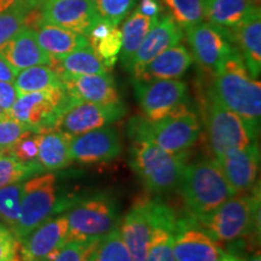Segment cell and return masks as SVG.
<instances>
[{
    "mask_svg": "<svg viewBox=\"0 0 261 261\" xmlns=\"http://www.w3.org/2000/svg\"><path fill=\"white\" fill-rule=\"evenodd\" d=\"M31 130L28 126L12 117H2L0 119V152L9 151L17 140Z\"/></svg>",
    "mask_w": 261,
    "mask_h": 261,
    "instance_id": "cell-38",
    "label": "cell"
},
{
    "mask_svg": "<svg viewBox=\"0 0 261 261\" xmlns=\"http://www.w3.org/2000/svg\"><path fill=\"white\" fill-rule=\"evenodd\" d=\"M19 242L11 230L0 226V261L8 260L18 252Z\"/></svg>",
    "mask_w": 261,
    "mask_h": 261,
    "instance_id": "cell-41",
    "label": "cell"
},
{
    "mask_svg": "<svg viewBox=\"0 0 261 261\" xmlns=\"http://www.w3.org/2000/svg\"><path fill=\"white\" fill-rule=\"evenodd\" d=\"M18 242L21 261H52L68 242L67 217H50Z\"/></svg>",
    "mask_w": 261,
    "mask_h": 261,
    "instance_id": "cell-14",
    "label": "cell"
},
{
    "mask_svg": "<svg viewBox=\"0 0 261 261\" xmlns=\"http://www.w3.org/2000/svg\"><path fill=\"white\" fill-rule=\"evenodd\" d=\"M91 48L112 69L117 60L122 44V34L119 25L100 19L86 35Z\"/></svg>",
    "mask_w": 261,
    "mask_h": 261,
    "instance_id": "cell-29",
    "label": "cell"
},
{
    "mask_svg": "<svg viewBox=\"0 0 261 261\" xmlns=\"http://www.w3.org/2000/svg\"><path fill=\"white\" fill-rule=\"evenodd\" d=\"M259 210L257 188L248 196H232L210 214L195 219L217 242H232L252 231L259 219Z\"/></svg>",
    "mask_w": 261,
    "mask_h": 261,
    "instance_id": "cell-5",
    "label": "cell"
},
{
    "mask_svg": "<svg viewBox=\"0 0 261 261\" xmlns=\"http://www.w3.org/2000/svg\"><path fill=\"white\" fill-rule=\"evenodd\" d=\"M70 138L58 130L39 133L38 162L44 172H55L70 165Z\"/></svg>",
    "mask_w": 261,
    "mask_h": 261,
    "instance_id": "cell-27",
    "label": "cell"
},
{
    "mask_svg": "<svg viewBox=\"0 0 261 261\" xmlns=\"http://www.w3.org/2000/svg\"><path fill=\"white\" fill-rule=\"evenodd\" d=\"M22 182L0 188V218L14 228L21 215Z\"/></svg>",
    "mask_w": 261,
    "mask_h": 261,
    "instance_id": "cell-35",
    "label": "cell"
},
{
    "mask_svg": "<svg viewBox=\"0 0 261 261\" xmlns=\"http://www.w3.org/2000/svg\"><path fill=\"white\" fill-rule=\"evenodd\" d=\"M248 261H261V256H260V252H256L254 255L250 257Z\"/></svg>",
    "mask_w": 261,
    "mask_h": 261,
    "instance_id": "cell-47",
    "label": "cell"
},
{
    "mask_svg": "<svg viewBox=\"0 0 261 261\" xmlns=\"http://www.w3.org/2000/svg\"><path fill=\"white\" fill-rule=\"evenodd\" d=\"M62 84L73 103L114 104L121 102L109 73L93 75H62Z\"/></svg>",
    "mask_w": 261,
    "mask_h": 261,
    "instance_id": "cell-19",
    "label": "cell"
},
{
    "mask_svg": "<svg viewBox=\"0 0 261 261\" xmlns=\"http://www.w3.org/2000/svg\"><path fill=\"white\" fill-rule=\"evenodd\" d=\"M220 261H246L244 259H241V257H238L236 255H225L223 256V259H221Z\"/></svg>",
    "mask_w": 261,
    "mask_h": 261,
    "instance_id": "cell-46",
    "label": "cell"
},
{
    "mask_svg": "<svg viewBox=\"0 0 261 261\" xmlns=\"http://www.w3.org/2000/svg\"><path fill=\"white\" fill-rule=\"evenodd\" d=\"M171 17L179 27L188 28L203 21L202 0H165Z\"/></svg>",
    "mask_w": 261,
    "mask_h": 261,
    "instance_id": "cell-34",
    "label": "cell"
},
{
    "mask_svg": "<svg viewBox=\"0 0 261 261\" xmlns=\"http://www.w3.org/2000/svg\"><path fill=\"white\" fill-rule=\"evenodd\" d=\"M68 220V241L102 238L119 228V205L109 195L83 198L65 214Z\"/></svg>",
    "mask_w": 261,
    "mask_h": 261,
    "instance_id": "cell-6",
    "label": "cell"
},
{
    "mask_svg": "<svg viewBox=\"0 0 261 261\" xmlns=\"http://www.w3.org/2000/svg\"><path fill=\"white\" fill-rule=\"evenodd\" d=\"M50 67L56 73L62 75H93L110 73L102 58L91 46L81 47L61 57H51Z\"/></svg>",
    "mask_w": 261,
    "mask_h": 261,
    "instance_id": "cell-28",
    "label": "cell"
},
{
    "mask_svg": "<svg viewBox=\"0 0 261 261\" xmlns=\"http://www.w3.org/2000/svg\"><path fill=\"white\" fill-rule=\"evenodd\" d=\"M38 144L39 133L31 132L25 133L21 139L17 140L10 148V152L16 160L23 163H39L38 162Z\"/></svg>",
    "mask_w": 261,
    "mask_h": 261,
    "instance_id": "cell-39",
    "label": "cell"
},
{
    "mask_svg": "<svg viewBox=\"0 0 261 261\" xmlns=\"http://www.w3.org/2000/svg\"><path fill=\"white\" fill-rule=\"evenodd\" d=\"M14 85L18 96L63 86L61 76L50 65H34L19 70L15 77Z\"/></svg>",
    "mask_w": 261,
    "mask_h": 261,
    "instance_id": "cell-31",
    "label": "cell"
},
{
    "mask_svg": "<svg viewBox=\"0 0 261 261\" xmlns=\"http://www.w3.org/2000/svg\"><path fill=\"white\" fill-rule=\"evenodd\" d=\"M70 158L81 163L107 162L121 154V142L112 126L100 127L70 138Z\"/></svg>",
    "mask_w": 261,
    "mask_h": 261,
    "instance_id": "cell-16",
    "label": "cell"
},
{
    "mask_svg": "<svg viewBox=\"0 0 261 261\" xmlns=\"http://www.w3.org/2000/svg\"><path fill=\"white\" fill-rule=\"evenodd\" d=\"M192 63V56L184 45L169 47L133 75V81L180 79Z\"/></svg>",
    "mask_w": 261,
    "mask_h": 261,
    "instance_id": "cell-22",
    "label": "cell"
},
{
    "mask_svg": "<svg viewBox=\"0 0 261 261\" xmlns=\"http://www.w3.org/2000/svg\"><path fill=\"white\" fill-rule=\"evenodd\" d=\"M179 185L194 218L210 214L237 195L225 178L217 160H203L185 166Z\"/></svg>",
    "mask_w": 261,
    "mask_h": 261,
    "instance_id": "cell-2",
    "label": "cell"
},
{
    "mask_svg": "<svg viewBox=\"0 0 261 261\" xmlns=\"http://www.w3.org/2000/svg\"><path fill=\"white\" fill-rule=\"evenodd\" d=\"M44 0H0V14L12 10H22L29 12L37 6L41 5Z\"/></svg>",
    "mask_w": 261,
    "mask_h": 261,
    "instance_id": "cell-43",
    "label": "cell"
},
{
    "mask_svg": "<svg viewBox=\"0 0 261 261\" xmlns=\"http://www.w3.org/2000/svg\"><path fill=\"white\" fill-rule=\"evenodd\" d=\"M17 98L18 93L14 83L0 81V107L8 115Z\"/></svg>",
    "mask_w": 261,
    "mask_h": 261,
    "instance_id": "cell-42",
    "label": "cell"
},
{
    "mask_svg": "<svg viewBox=\"0 0 261 261\" xmlns=\"http://www.w3.org/2000/svg\"><path fill=\"white\" fill-rule=\"evenodd\" d=\"M202 4L204 19L227 29L237 27L260 12L255 0H202Z\"/></svg>",
    "mask_w": 261,
    "mask_h": 261,
    "instance_id": "cell-24",
    "label": "cell"
},
{
    "mask_svg": "<svg viewBox=\"0 0 261 261\" xmlns=\"http://www.w3.org/2000/svg\"><path fill=\"white\" fill-rule=\"evenodd\" d=\"M39 173H44L39 163L19 162L10 152H0V188L17 184Z\"/></svg>",
    "mask_w": 261,
    "mask_h": 261,
    "instance_id": "cell-32",
    "label": "cell"
},
{
    "mask_svg": "<svg viewBox=\"0 0 261 261\" xmlns=\"http://www.w3.org/2000/svg\"><path fill=\"white\" fill-rule=\"evenodd\" d=\"M137 102L148 121H159L179 108L188 99V86L184 81L151 80L133 81Z\"/></svg>",
    "mask_w": 261,
    "mask_h": 261,
    "instance_id": "cell-10",
    "label": "cell"
},
{
    "mask_svg": "<svg viewBox=\"0 0 261 261\" xmlns=\"http://www.w3.org/2000/svg\"><path fill=\"white\" fill-rule=\"evenodd\" d=\"M129 132L133 140H145L166 151L177 154L195 144L201 127L197 116L184 106L159 121L151 122L133 117L129 122Z\"/></svg>",
    "mask_w": 261,
    "mask_h": 261,
    "instance_id": "cell-3",
    "label": "cell"
},
{
    "mask_svg": "<svg viewBox=\"0 0 261 261\" xmlns=\"http://www.w3.org/2000/svg\"><path fill=\"white\" fill-rule=\"evenodd\" d=\"M185 29L197 63L213 74L217 73L225 57L233 50L228 41L230 29L227 31V28L218 27L203 21Z\"/></svg>",
    "mask_w": 261,
    "mask_h": 261,
    "instance_id": "cell-13",
    "label": "cell"
},
{
    "mask_svg": "<svg viewBox=\"0 0 261 261\" xmlns=\"http://www.w3.org/2000/svg\"><path fill=\"white\" fill-rule=\"evenodd\" d=\"M44 23L87 35L100 21L93 0H44L41 4Z\"/></svg>",
    "mask_w": 261,
    "mask_h": 261,
    "instance_id": "cell-15",
    "label": "cell"
},
{
    "mask_svg": "<svg viewBox=\"0 0 261 261\" xmlns=\"http://www.w3.org/2000/svg\"><path fill=\"white\" fill-rule=\"evenodd\" d=\"M137 0H93L94 6L103 21L119 25L129 15Z\"/></svg>",
    "mask_w": 261,
    "mask_h": 261,
    "instance_id": "cell-37",
    "label": "cell"
},
{
    "mask_svg": "<svg viewBox=\"0 0 261 261\" xmlns=\"http://www.w3.org/2000/svg\"><path fill=\"white\" fill-rule=\"evenodd\" d=\"M25 15L22 10H12L0 14V46L23 31L25 27Z\"/></svg>",
    "mask_w": 261,
    "mask_h": 261,
    "instance_id": "cell-40",
    "label": "cell"
},
{
    "mask_svg": "<svg viewBox=\"0 0 261 261\" xmlns=\"http://www.w3.org/2000/svg\"><path fill=\"white\" fill-rule=\"evenodd\" d=\"M99 241L100 238L68 241L52 261H92Z\"/></svg>",
    "mask_w": 261,
    "mask_h": 261,
    "instance_id": "cell-36",
    "label": "cell"
},
{
    "mask_svg": "<svg viewBox=\"0 0 261 261\" xmlns=\"http://www.w3.org/2000/svg\"><path fill=\"white\" fill-rule=\"evenodd\" d=\"M173 254L175 261H220L225 255L217 241L194 217L175 220Z\"/></svg>",
    "mask_w": 261,
    "mask_h": 261,
    "instance_id": "cell-12",
    "label": "cell"
},
{
    "mask_svg": "<svg viewBox=\"0 0 261 261\" xmlns=\"http://www.w3.org/2000/svg\"><path fill=\"white\" fill-rule=\"evenodd\" d=\"M215 75L212 97L236 113L259 135L261 115V84L250 76L236 48L225 57Z\"/></svg>",
    "mask_w": 261,
    "mask_h": 261,
    "instance_id": "cell-1",
    "label": "cell"
},
{
    "mask_svg": "<svg viewBox=\"0 0 261 261\" xmlns=\"http://www.w3.org/2000/svg\"><path fill=\"white\" fill-rule=\"evenodd\" d=\"M16 75H17V71H16L4 58L0 56V81L14 83Z\"/></svg>",
    "mask_w": 261,
    "mask_h": 261,
    "instance_id": "cell-45",
    "label": "cell"
},
{
    "mask_svg": "<svg viewBox=\"0 0 261 261\" xmlns=\"http://www.w3.org/2000/svg\"><path fill=\"white\" fill-rule=\"evenodd\" d=\"M33 31L35 32L38 44L51 57H61L81 47L89 46L86 35L54 24L42 23Z\"/></svg>",
    "mask_w": 261,
    "mask_h": 261,
    "instance_id": "cell-26",
    "label": "cell"
},
{
    "mask_svg": "<svg viewBox=\"0 0 261 261\" xmlns=\"http://www.w3.org/2000/svg\"><path fill=\"white\" fill-rule=\"evenodd\" d=\"M182 39V31L171 16H160L159 21L150 29L144 40L133 56L127 70L132 76L140 68L169 47L175 46Z\"/></svg>",
    "mask_w": 261,
    "mask_h": 261,
    "instance_id": "cell-20",
    "label": "cell"
},
{
    "mask_svg": "<svg viewBox=\"0 0 261 261\" xmlns=\"http://www.w3.org/2000/svg\"><path fill=\"white\" fill-rule=\"evenodd\" d=\"M5 116H9V115L2 109V107H0V119H2V117H5Z\"/></svg>",
    "mask_w": 261,
    "mask_h": 261,
    "instance_id": "cell-49",
    "label": "cell"
},
{
    "mask_svg": "<svg viewBox=\"0 0 261 261\" xmlns=\"http://www.w3.org/2000/svg\"><path fill=\"white\" fill-rule=\"evenodd\" d=\"M70 103L73 102L63 86L54 87L18 96L9 116L35 133L50 132L62 110Z\"/></svg>",
    "mask_w": 261,
    "mask_h": 261,
    "instance_id": "cell-8",
    "label": "cell"
},
{
    "mask_svg": "<svg viewBox=\"0 0 261 261\" xmlns=\"http://www.w3.org/2000/svg\"><path fill=\"white\" fill-rule=\"evenodd\" d=\"M4 261H21V259H19L18 252H17V254H16V255H14L12 257H10V259H8V260H4Z\"/></svg>",
    "mask_w": 261,
    "mask_h": 261,
    "instance_id": "cell-48",
    "label": "cell"
},
{
    "mask_svg": "<svg viewBox=\"0 0 261 261\" xmlns=\"http://www.w3.org/2000/svg\"><path fill=\"white\" fill-rule=\"evenodd\" d=\"M92 261H133L119 228L100 238Z\"/></svg>",
    "mask_w": 261,
    "mask_h": 261,
    "instance_id": "cell-33",
    "label": "cell"
},
{
    "mask_svg": "<svg viewBox=\"0 0 261 261\" xmlns=\"http://www.w3.org/2000/svg\"><path fill=\"white\" fill-rule=\"evenodd\" d=\"M122 102L114 104L70 103L62 110L52 130L74 137L116 122L126 115Z\"/></svg>",
    "mask_w": 261,
    "mask_h": 261,
    "instance_id": "cell-11",
    "label": "cell"
},
{
    "mask_svg": "<svg viewBox=\"0 0 261 261\" xmlns=\"http://www.w3.org/2000/svg\"><path fill=\"white\" fill-rule=\"evenodd\" d=\"M217 162L236 194L250 190L255 187L259 174V144L254 142L246 148L230 150L217 159Z\"/></svg>",
    "mask_w": 261,
    "mask_h": 261,
    "instance_id": "cell-17",
    "label": "cell"
},
{
    "mask_svg": "<svg viewBox=\"0 0 261 261\" xmlns=\"http://www.w3.org/2000/svg\"><path fill=\"white\" fill-rule=\"evenodd\" d=\"M159 18L160 17H148V16L139 14L138 11H135L127 19H123L125 22L121 29L122 44L119 55L126 70L142 41L144 40L150 29L159 21Z\"/></svg>",
    "mask_w": 261,
    "mask_h": 261,
    "instance_id": "cell-30",
    "label": "cell"
},
{
    "mask_svg": "<svg viewBox=\"0 0 261 261\" xmlns=\"http://www.w3.org/2000/svg\"><path fill=\"white\" fill-rule=\"evenodd\" d=\"M136 11L148 17H160L162 12V5L160 0H140Z\"/></svg>",
    "mask_w": 261,
    "mask_h": 261,
    "instance_id": "cell-44",
    "label": "cell"
},
{
    "mask_svg": "<svg viewBox=\"0 0 261 261\" xmlns=\"http://www.w3.org/2000/svg\"><path fill=\"white\" fill-rule=\"evenodd\" d=\"M261 14L254 15L243 23L234 27L231 35L236 40L240 54L250 76L257 79L261 71Z\"/></svg>",
    "mask_w": 261,
    "mask_h": 261,
    "instance_id": "cell-25",
    "label": "cell"
},
{
    "mask_svg": "<svg viewBox=\"0 0 261 261\" xmlns=\"http://www.w3.org/2000/svg\"><path fill=\"white\" fill-rule=\"evenodd\" d=\"M152 201L140 200L132 205L119 227L133 261H145L152 233Z\"/></svg>",
    "mask_w": 261,
    "mask_h": 261,
    "instance_id": "cell-18",
    "label": "cell"
},
{
    "mask_svg": "<svg viewBox=\"0 0 261 261\" xmlns=\"http://www.w3.org/2000/svg\"><path fill=\"white\" fill-rule=\"evenodd\" d=\"M57 207V177L52 172L35 174L22 182L21 215L12 232L18 241L48 219Z\"/></svg>",
    "mask_w": 261,
    "mask_h": 261,
    "instance_id": "cell-7",
    "label": "cell"
},
{
    "mask_svg": "<svg viewBox=\"0 0 261 261\" xmlns=\"http://www.w3.org/2000/svg\"><path fill=\"white\" fill-rule=\"evenodd\" d=\"M0 56L17 71L34 65H50L51 56L38 44L35 32L24 28L0 46Z\"/></svg>",
    "mask_w": 261,
    "mask_h": 261,
    "instance_id": "cell-21",
    "label": "cell"
},
{
    "mask_svg": "<svg viewBox=\"0 0 261 261\" xmlns=\"http://www.w3.org/2000/svg\"><path fill=\"white\" fill-rule=\"evenodd\" d=\"M208 109L207 128L211 148L215 158L233 149L246 148L257 140V133L237 115L218 102L214 97Z\"/></svg>",
    "mask_w": 261,
    "mask_h": 261,
    "instance_id": "cell-9",
    "label": "cell"
},
{
    "mask_svg": "<svg viewBox=\"0 0 261 261\" xmlns=\"http://www.w3.org/2000/svg\"><path fill=\"white\" fill-rule=\"evenodd\" d=\"M185 160V151L172 154L145 140H135L130 148V167L152 192L171 191L177 188L187 166Z\"/></svg>",
    "mask_w": 261,
    "mask_h": 261,
    "instance_id": "cell-4",
    "label": "cell"
},
{
    "mask_svg": "<svg viewBox=\"0 0 261 261\" xmlns=\"http://www.w3.org/2000/svg\"><path fill=\"white\" fill-rule=\"evenodd\" d=\"M152 233L145 261H175L173 254V230L177 217L168 205L152 201Z\"/></svg>",
    "mask_w": 261,
    "mask_h": 261,
    "instance_id": "cell-23",
    "label": "cell"
}]
</instances>
